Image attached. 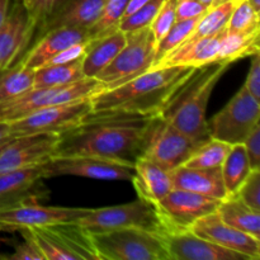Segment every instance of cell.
Instances as JSON below:
<instances>
[{
    "label": "cell",
    "instance_id": "6da1fadb",
    "mask_svg": "<svg viewBox=\"0 0 260 260\" xmlns=\"http://www.w3.org/2000/svg\"><path fill=\"white\" fill-rule=\"evenodd\" d=\"M152 117L90 112L79 126L58 135L56 156H96L135 164L142 155Z\"/></svg>",
    "mask_w": 260,
    "mask_h": 260
},
{
    "label": "cell",
    "instance_id": "7a4b0ae2",
    "mask_svg": "<svg viewBox=\"0 0 260 260\" xmlns=\"http://www.w3.org/2000/svg\"><path fill=\"white\" fill-rule=\"evenodd\" d=\"M196 69L190 66H156L150 69L123 85L106 89L91 96V112L157 116Z\"/></svg>",
    "mask_w": 260,
    "mask_h": 260
},
{
    "label": "cell",
    "instance_id": "3957f363",
    "mask_svg": "<svg viewBox=\"0 0 260 260\" xmlns=\"http://www.w3.org/2000/svg\"><path fill=\"white\" fill-rule=\"evenodd\" d=\"M230 65L228 62H212L196 69L159 116L192 139L207 141L211 139L206 118L208 102L213 89Z\"/></svg>",
    "mask_w": 260,
    "mask_h": 260
},
{
    "label": "cell",
    "instance_id": "277c9868",
    "mask_svg": "<svg viewBox=\"0 0 260 260\" xmlns=\"http://www.w3.org/2000/svg\"><path fill=\"white\" fill-rule=\"evenodd\" d=\"M90 239L99 260H170L161 233L119 229L93 233Z\"/></svg>",
    "mask_w": 260,
    "mask_h": 260
},
{
    "label": "cell",
    "instance_id": "5b68a950",
    "mask_svg": "<svg viewBox=\"0 0 260 260\" xmlns=\"http://www.w3.org/2000/svg\"><path fill=\"white\" fill-rule=\"evenodd\" d=\"M102 90H104V85L95 78H83L52 88H33L22 95L0 103V122L10 123L41 108L83 101Z\"/></svg>",
    "mask_w": 260,
    "mask_h": 260
},
{
    "label": "cell",
    "instance_id": "8992f818",
    "mask_svg": "<svg viewBox=\"0 0 260 260\" xmlns=\"http://www.w3.org/2000/svg\"><path fill=\"white\" fill-rule=\"evenodd\" d=\"M124 47L109 65L96 74L95 79L106 89L123 85L154 68L156 60V41L150 27L126 33Z\"/></svg>",
    "mask_w": 260,
    "mask_h": 260
},
{
    "label": "cell",
    "instance_id": "52a82bcc",
    "mask_svg": "<svg viewBox=\"0 0 260 260\" xmlns=\"http://www.w3.org/2000/svg\"><path fill=\"white\" fill-rule=\"evenodd\" d=\"M45 260H99L90 234L78 222L28 228Z\"/></svg>",
    "mask_w": 260,
    "mask_h": 260
},
{
    "label": "cell",
    "instance_id": "ba28073f",
    "mask_svg": "<svg viewBox=\"0 0 260 260\" xmlns=\"http://www.w3.org/2000/svg\"><path fill=\"white\" fill-rule=\"evenodd\" d=\"M76 222L90 234L119 229H144L155 233H164L155 207L141 198L123 205L90 208L88 213Z\"/></svg>",
    "mask_w": 260,
    "mask_h": 260
},
{
    "label": "cell",
    "instance_id": "9c48e42d",
    "mask_svg": "<svg viewBox=\"0 0 260 260\" xmlns=\"http://www.w3.org/2000/svg\"><path fill=\"white\" fill-rule=\"evenodd\" d=\"M201 144L203 142L183 134L157 114L149 124L141 156L173 172L184 165Z\"/></svg>",
    "mask_w": 260,
    "mask_h": 260
},
{
    "label": "cell",
    "instance_id": "30bf717a",
    "mask_svg": "<svg viewBox=\"0 0 260 260\" xmlns=\"http://www.w3.org/2000/svg\"><path fill=\"white\" fill-rule=\"evenodd\" d=\"M258 123L260 101L241 86L231 101L207 121V127L211 139L235 145L243 144Z\"/></svg>",
    "mask_w": 260,
    "mask_h": 260
},
{
    "label": "cell",
    "instance_id": "8fae6325",
    "mask_svg": "<svg viewBox=\"0 0 260 260\" xmlns=\"http://www.w3.org/2000/svg\"><path fill=\"white\" fill-rule=\"evenodd\" d=\"M90 112V98L46 107L32 112L23 118L10 122V135L12 137L37 134L60 135L79 126Z\"/></svg>",
    "mask_w": 260,
    "mask_h": 260
},
{
    "label": "cell",
    "instance_id": "7c38bea8",
    "mask_svg": "<svg viewBox=\"0 0 260 260\" xmlns=\"http://www.w3.org/2000/svg\"><path fill=\"white\" fill-rule=\"evenodd\" d=\"M220 202L221 200L174 188L154 207L164 231H184L198 218L216 212Z\"/></svg>",
    "mask_w": 260,
    "mask_h": 260
},
{
    "label": "cell",
    "instance_id": "4fadbf2b",
    "mask_svg": "<svg viewBox=\"0 0 260 260\" xmlns=\"http://www.w3.org/2000/svg\"><path fill=\"white\" fill-rule=\"evenodd\" d=\"M46 179L74 175L98 180H129L134 178V164L96 156H55L42 165Z\"/></svg>",
    "mask_w": 260,
    "mask_h": 260
},
{
    "label": "cell",
    "instance_id": "5bb4252c",
    "mask_svg": "<svg viewBox=\"0 0 260 260\" xmlns=\"http://www.w3.org/2000/svg\"><path fill=\"white\" fill-rule=\"evenodd\" d=\"M58 135L37 134L13 137L0 151V174L43 165L56 156Z\"/></svg>",
    "mask_w": 260,
    "mask_h": 260
},
{
    "label": "cell",
    "instance_id": "9a60e30c",
    "mask_svg": "<svg viewBox=\"0 0 260 260\" xmlns=\"http://www.w3.org/2000/svg\"><path fill=\"white\" fill-rule=\"evenodd\" d=\"M89 210L90 208L43 206L40 202L25 203L18 207L0 211V231L17 233L20 229L75 222L86 215Z\"/></svg>",
    "mask_w": 260,
    "mask_h": 260
},
{
    "label": "cell",
    "instance_id": "2e32d148",
    "mask_svg": "<svg viewBox=\"0 0 260 260\" xmlns=\"http://www.w3.org/2000/svg\"><path fill=\"white\" fill-rule=\"evenodd\" d=\"M45 180L42 165L0 174V211L47 198Z\"/></svg>",
    "mask_w": 260,
    "mask_h": 260
},
{
    "label": "cell",
    "instance_id": "e0dca14e",
    "mask_svg": "<svg viewBox=\"0 0 260 260\" xmlns=\"http://www.w3.org/2000/svg\"><path fill=\"white\" fill-rule=\"evenodd\" d=\"M35 32V22L23 2L15 0L9 18L0 28V73L22 58Z\"/></svg>",
    "mask_w": 260,
    "mask_h": 260
},
{
    "label": "cell",
    "instance_id": "ac0fdd59",
    "mask_svg": "<svg viewBox=\"0 0 260 260\" xmlns=\"http://www.w3.org/2000/svg\"><path fill=\"white\" fill-rule=\"evenodd\" d=\"M189 230L213 244L248 256L249 260L260 259V239L225 223L217 212L198 218Z\"/></svg>",
    "mask_w": 260,
    "mask_h": 260
},
{
    "label": "cell",
    "instance_id": "d6986e66",
    "mask_svg": "<svg viewBox=\"0 0 260 260\" xmlns=\"http://www.w3.org/2000/svg\"><path fill=\"white\" fill-rule=\"evenodd\" d=\"M170 260H249L248 256L213 244L190 230L161 233Z\"/></svg>",
    "mask_w": 260,
    "mask_h": 260
},
{
    "label": "cell",
    "instance_id": "ffe728a7",
    "mask_svg": "<svg viewBox=\"0 0 260 260\" xmlns=\"http://www.w3.org/2000/svg\"><path fill=\"white\" fill-rule=\"evenodd\" d=\"M83 42H89L88 29L73 27L50 29L33 41V45L25 51L19 62L32 70H37L41 66H45L60 51Z\"/></svg>",
    "mask_w": 260,
    "mask_h": 260
},
{
    "label": "cell",
    "instance_id": "44dd1931",
    "mask_svg": "<svg viewBox=\"0 0 260 260\" xmlns=\"http://www.w3.org/2000/svg\"><path fill=\"white\" fill-rule=\"evenodd\" d=\"M106 2L107 0H65L41 25L40 29L36 30L33 41L55 28L73 27L88 29L99 17Z\"/></svg>",
    "mask_w": 260,
    "mask_h": 260
},
{
    "label": "cell",
    "instance_id": "7402d4cb",
    "mask_svg": "<svg viewBox=\"0 0 260 260\" xmlns=\"http://www.w3.org/2000/svg\"><path fill=\"white\" fill-rule=\"evenodd\" d=\"M225 29V28H223ZM222 30L211 36L193 37L190 36L179 47L165 56L156 66H190L201 68L208 63L217 62L218 45H220Z\"/></svg>",
    "mask_w": 260,
    "mask_h": 260
},
{
    "label": "cell",
    "instance_id": "603a6c76",
    "mask_svg": "<svg viewBox=\"0 0 260 260\" xmlns=\"http://www.w3.org/2000/svg\"><path fill=\"white\" fill-rule=\"evenodd\" d=\"M131 182L137 193V198H141L152 206L174 189L172 172L165 170L145 156H140L135 161L134 178Z\"/></svg>",
    "mask_w": 260,
    "mask_h": 260
},
{
    "label": "cell",
    "instance_id": "cb8c5ba5",
    "mask_svg": "<svg viewBox=\"0 0 260 260\" xmlns=\"http://www.w3.org/2000/svg\"><path fill=\"white\" fill-rule=\"evenodd\" d=\"M173 185L177 189L198 193L207 197L223 200L228 197L221 168L194 169L182 165L172 172Z\"/></svg>",
    "mask_w": 260,
    "mask_h": 260
},
{
    "label": "cell",
    "instance_id": "d4e9b609",
    "mask_svg": "<svg viewBox=\"0 0 260 260\" xmlns=\"http://www.w3.org/2000/svg\"><path fill=\"white\" fill-rule=\"evenodd\" d=\"M127 41L126 33L117 29L109 35L89 41L86 52L81 60L84 76L95 78L99 71L113 61L119 51L124 47Z\"/></svg>",
    "mask_w": 260,
    "mask_h": 260
},
{
    "label": "cell",
    "instance_id": "484cf974",
    "mask_svg": "<svg viewBox=\"0 0 260 260\" xmlns=\"http://www.w3.org/2000/svg\"><path fill=\"white\" fill-rule=\"evenodd\" d=\"M216 212L228 225L260 239V212L245 205L236 194L221 200Z\"/></svg>",
    "mask_w": 260,
    "mask_h": 260
},
{
    "label": "cell",
    "instance_id": "4316f807",
    "mask_svg": "<svg viewBox=\"0 0 260 260\" xmlns=\"http://www.w3.org/2000/svg\"><path fill=\"white\" fill-rule=\"evenodd\" d=\"M260 30L249 33L231 32L225 28L218 45L217 62L233 63L260 52Z\"/></svg>",
    "mask_w": 260,
    "mask_h": 260
},
{
    "label": "cell",
    "instance_id": "83f0119b",
    "mask_svg": "<svg viewBox=\"0 0 260 260\" xmlns=\"http://www.w3.org/2000/svg\"><path fill=\"white\" fill-rule=\"evenodd\" d=\"M223 184L228 196L235 194L251 173L250 162L243 144L231 145V149L221 167Z\"/></svg>",
    "mask_w": 260,
    "mask_h": 260
},
{
    "label": "cell",
    "instance_id": "f1b7e54d",
    "mask_svg": "<svg viewBox=\"0 0 260 260\" xmlns=\"http://www.w3.org/2000/svg\"><path fill=\"white\" fill-rule=\"evenodd\" d=\"M81 60L73 61L69 63H58V65H45L35 70V81L33 88H52V86L66 85L74 83L84 76Z\"/></svg>",
    "mask_w": 260,
    "mask_h": 260
},
{
    "label": "cell",
    "instance_id": "f546056e",
    "mask_svg": "<svg viewBox=\"0 0 260 260\" xmlns=\"http://www.w3.org/2000/svg\"><path fill=\"white\" fill-rule=\"evenodd\" d=\"M35 70L18 61L0 73V103L10 101L33 89Z\"/></svg>",
    "mask_w": 260,
    "mask_h": 260
},
{
    "label": "cell",
    "instance_id": "4dcf8cb0",
    "mask_svg": "<svg viewBox=\"0 0 260 260\" xmlns=\"http://www.w3.org/2000/svg\"><path fill=\"white\" fill-rule=\"evenodd\" d=\"M231 145L220 140L208 139L200 145L192 156L185 161L184 167L194 169H217L222 167Z\"/></svg>",
    "mask_w": 260,
    "mask_h": 260
},
{
    "label": "cell",
    "instance_id": "1f68e13d",
    "mask_svg": "<svg viewBox=\"0 0 260 260\" xmlns=\"http://www.w3.org/2000/svg\"><path fill=\"white\" fill-rule=\"evenodd\" d=\"M128 0H107L95 22L88 28L89 41L109 35L118 29Z\"/></svg>",
    "mask_w": 260,
    "mask_h": 260
},
{
    "label": "cell",
    "instance_id": "d6a6232c",
    "mask_svg": "<svg viewBox=\"0 0 260 260\" xmlns=\"http://www.w3.org/2000/svg\"><path fill=\"white\" fill-rule=\"evenodd\" d=\"M235 4L236 0H229V2L208 8L207 12L201 17L200 22H198L197 27L192 35L193 37L215 35V33H218L223 28H226Z\"/></svg>",
    "mask_w": 260,
    "mask_h": 260
},
{
    "label": "cell",
    "instance_id": "836d02e7",
    "mask_svg": "<svg viewBox=\"0 0 260 260\" xmlns=\"http://www.w3.org/2000/svg\"><path fill=\"white\" fill-rule=\"evenodd\" d=\"M200 19L201 17L187 20H177L172 25V28L168 30L167 35L156 43V60H155V65L160 62L165 56L169 55L172 51L179 47L183 42H185L193 35Z\"/></svg>",
    "mask_w": 260,
    "mask_h": 260
},
{
    "label": "cell",
    "instance_id": "e575fe53",
    "mask_svg": "<svg viewBox=\"0 0 260 260\" xmlns=\"http://www.w3.org/2000/svg\"><path fill=\"white\" fill-rule=\"evenodd\" d=\"M226 28L231 32L240 33L260 30V13L251 7L248 0H236Z\"/></svg>",
    "mask_w": 260,
    "mask_h": 260
},
{
    "label": "cell",
    "instance_id": "d590c367",
    "mask_svg": "<svg viewBox=\"0 0 260 260\" xmlns=\"http://www.w3.org/2000/svg\"><path fill=\"white\" fill-rule=\"evenodd\" d=\"M164 2L165 0H150L147 4L140 8L134 14L122 19L118 25V29H121L124 33H128L150 27Z\"/></svg>",
    "mask_w": 260,
    "mask_h": 260
},
{
    "label": "cell",
    "instance_id": "8d00e7d4",
    "mask_svg": "<svg viewBox=\"0 0 260 260\" xmlns=\"http://www.w3.org/2000/svg\"><path fill=\"white\" fill-rule=\"evenodd\" d=\"M175 5H177V0H165L164 4L157 12L156 17L152 20L151 25H150V29L154 35L156 43L167 35L168 30L177 22V19H175Z\"/></svg>",
    "mask_w": 260,
    "mask_h": 260
},
{
    "label": "cell",
    "instance_id": "74e56055",
    "mask_svg": "<svg viewBox=\"0 0 260 260\" xmlns=\"http://www.w3.org/2000/svg\"><path fill=\"white\" fill-rule=\"evenodd\" d=\"M235 194L245 205L256 212H260V170H251Z\"/></svg>",
    "mask_w": 260,
    "mask_h": 260
},
{
    "label": "cell",
    "instance_id": "f35d334b",
    "mask_svg": "<svg viewBox=\"0 0 260 260\" xmlns=\"http://www.w3.org/2000/svg\"><path fill=\"white\" fill-rule=\"evenodd\" d=\"M17 233L22 235L23 241L22 243L17 244L14 248V253L12 255L8 256V259L12 260H45L42 253L38 249L37 244L32 239L25 229H20Z\"/></svg>",
    "mask_w": 260,
    "mask_h": 260
},
{
    "label": "cell",
    "instance_id": "ab89813d",
    "mask_svg": "<svg viewBox=\"0 0 260 260\" xmlns=\"http://www.w3.org/2000/svg\"><path fill=\"white\" fill-rule=\"evenodd\" d=\"M207 10V5H205L200 0H177L175 19L187 20L197 17H202Z\"/></svg>",
    "mask_w": 260,
    "mask_h": 260
},
{
    "label": "cell",
    "instance_id": "60d3db41",
    "mask_svg": "<svg viewBox=\"0 0 260 260\" xmlns=\"http://www.w3.org/2000/svg\"><path fill=\"white\" fill-rule=\"evenodd\" d=\"M251 170H260V123L256 124L243 142Z\"/></svg>",
    "mask_w": 260,
    "mask_h": 260
},
{
    "label": "cell",
    "instance_id": "b9f144b4",
    "mask_svg": "<svg viewBox=\"0 0 260 260\" xmlns=\"http://www.w3.org/2000/svg\"><path fill=\"white\" fill-rule=\"evenodd\" d=\"M244 88L258 101H260V55L255 53L251 56V62L249 73L246 75Z\"/></svg>",
    "mask_w": 260,
    "mask_h": 260
},
{
    "label": "cell",
    "instance_id": "7bdbcfd3",
    "mask_svg": "<svg viewBox=\"0 0 260 260\" xmlns=\"http://www.w3.org/2000/svg\"><path fill=\"white\" fill-rule=\"evenodd\" d=\"M86 46H88V42L76 43V45L70 46V47L60 51L57 55L53 56L46 65H58V63H69L73 62V61L80 60L85 55Z\"/></svg>",
    "mask_w": 260,
    "mask_h": 260
},
{
    "label": "cell",
    "instance_id": "ee69618b",
    "mask_svg": "<svg viewBox=\"0 0 260 260\" xmlns=\"http://www.w3.org/2000/svg\"><path fill=\"white\" fill-rule=\"evenodd\" d=\"M15 0H0V28L4 25L12 13Z\"/></svg>",
    "mask_w": 260,
    "mask_h": 260
},
{
    "label": "cell",
    "instance_id": "f6af8a7d",
    "mask_svg": "<svg viewBox=\"0 0 260 260\" xmlns=\"http://www.w3.org/2000/svg\"><path fill=\"white\" fill-rule=\"evenodd\" d=\"M149 2L150 0H128V3H127V5H126V9H124L123 18H122V19L127 18L128 15L134 14L135 12H137L140 8H142L145 4H147Z\"/></svg>",
    "mask_w": 260,
    "mask_h": 260
},
{
    "label": "cell",
    "instance_id": "bcb514c9",
    "mask_svg": "<svg viewBox=\"0 0 260 260\" xmlns=\"http://www.w3.org/2000/svg\"><path fill=\"white\" fill-rule=\"evenodd\" d=\"M10 135V123L9 122H0V145L5 144L9 140H12Z\"/></svg>",
    "mask_w": 260,
    "mask_h": 260
},
{
    "label": "cell",
    "instance_id": "7dc6e473",
    "mask_svg": "<svg viewBox=\"0 0 260 260\" xmlns=\"http://www.w3.org/2000/svg\"><path fill=\"white\" fill-rule=\"evenodd\" d=\"M23 4H24L25 9L28 10V13H30L33 10V7H35L36 0H22Z\"/></svg>",
    "mask_w": 260,
    "mask_h": 260
},
{
    "label": "cell",
    "instance_id": "c3c4849f",
    "mask_svg": "<svg viewBox=\"0 0 260 260\" xmlns=\"http://www.w3.org/2000/svg\"><path fill=\"white\" fill-rule=\"evenodd\" d=\"M248 2L250 3V5L256 10V12L260 13V0H248Z\"/></svg>",
    "mask_w": 260,
    "mask_h": 260
},
{
    "label": "cell",
    "instance_id": "681fc988",
    "mask_svg": "<svg viewBox=\"0 0 260 260\" xmlns=\"http://www.w3.org/2000/svg\"><path fill=\"white\" fill-rule=\"evenodd\" d=\"M200 2H202L203 4L207 5L208 8H211V7H212V4H213V2H215V0H200Z\"/></svg>",
    "mask_w": 260,
    "mask_h": 260
},
{
    "label": "cell",
    "instance_id": "f907efd6",
    "mask_svg": "<svg viewBox=\"0 0 260 260\" xmlns=\"http://www.w3.org/2000/svg\"><path fill=\"white\" fill-rule=\"evenodd\" d=\"M225 2H229V0H215L212 4V7H215V5H218V4H221V3H225Z\"/></svg>",
    "mask_w": 260,
    "mask_h": 260
},
{
    "label": "cell",
    "instance_id": "816d5d0a",
    "mask_svg": "<svg viewBox=\"0 0 260 260\" xmlns=\"http://www.w3.org/2000/svg\"><path fill=\"white\" fill-rule=\"evenodd\" d=\"M5 144H7V142H5ZM5 144H3V145H0V151H2V149H3V146H4Z\"/></svg>",
    "mask_w": 260,
    "mask_h": 260
}]
</instances>
